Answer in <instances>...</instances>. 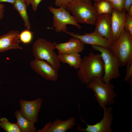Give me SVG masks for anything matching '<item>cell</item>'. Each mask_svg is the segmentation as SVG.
<instances>
[{
    "label": "cell",
    "mask_w": 132,
    "mask_h": 132,
    "mask_svg": "<svg viewBox=\"0 0 132 132\" xmlns=\"http://www.w3.org/2000/svg\"><path fill=\"white\" fill-rule=\"evenodd\" d=\"M60 62L68 64L69 66L73 67L75 69L80 67L82 59L78 53L62 54H58Z\"/></svg>",
    "instance_id": "obj_18"
},
{
    "label": "cell",
    "mask_w": 132,
    "mask_h": 132,
    "mask_svg": "<svg viewBox=\"0 0 132 132\" xmlns=\"http://www.w3.org/2000/svg\"><path fill=\"white\" fill-rule=\"evenodd\" d=\"M66 9L78 23L95 25L98 15L90 0H72Z\"/></svg>",
    "instance_id": "obj_2"
},
{
    "label": "cell",
    "mask_w": 132,
    "mask_h": 132,
    "mask_svg": "<svg viewBox=\"0 0 132 132\" xmlns=\"http://www.w3.org/2000/svg\"><path fill=\"white\" fill-rule=\"evenodd\" d=\"M127 12L129 14L132 16V5L129 8Z\"/></svg>",
    "instance_id": "obj_31"
},
{
    "label": "cell",
    "mask_w": 132,
    "mask_h": 132,
    "mask_svg": "<svg viewBox=\"0 0 132 132\" xmlns=\"http://www.w3.org/2000/svg\"><path fill=\"white\" fill-rule=\"evenodd\" d=\"M48 9L53 14V26L56 32L65 33L67 31L68 25L75 26L79 29L81 28V26L77 22L74 17L64 7L56 8L50 6Z\"/></svg>",
    "instance_id": "obj_7"
},
{
    "label": "cell",
    "mask_w": 132,
    "mask_h": 132,
    "mask_svg": "<svg viewBox=\"0 0 132 132\" xmlns=\"http://www.w3.org/2000/svg\"><path fill=\"white\" fill-rule=\"evenodd\" d=\"M27 5H31L33 11L36 12L38 6L42 0H25Z\"/></svg>",
    "instance_id": "obj_26"
},
{
    "label": "cell",
    "mask_w": 132,
    "mask_h": 132,
    "mask_svg": "<svg viewBox=\"0 0 132 132\" xmlns=\"http://www.w3.org/2000/svg\"><path fill=\"white\" fill-rule=\"evenodd\" d=\"M30 66L33 71L45 79L55 81L58 79L57 71L44 60L35 59L31 62Z\"/></svg>",
    "instance_id": "obj_9"
},
{
    "label": "cell",
    "mask_w": 132,
    "mask_h": 132,
    "mask_svg": "<svg viewBox=\"0 0 132 132\" xmlns=\"http://www.w3.org/2000/svg\"><path fill=\"white\" fill-rule=\"evenodd\" d=\"M132 5V0H124V10L127 12L129 8Z\"/></svg>",
    "instance_id": "obj_28"
},
{
    "label": "cell",
    "mask_w": 132,
    "mask_h": 132,
    "mask_svg": "<svg viewBox=\"0 0 132 132\" xmlns=\"http://www.w3.org/2000/svg\"><path fill=\"white\" fill-rule=\"evenodd\" d=\"M86 87L93 90L96 99L103 109L107 105H111L114 102L117 95L114 90L113 85L105 83L101 78H95L86 85Z\"/></svg>",
    "instance_id": "obj_4"
},
{
    "label": "cell",
    "mask_w": 132,
    "mask_h": 132,
    "mask_svg": "<svg viewBox=\"0 0 132 132\" xmlns=\"http://www.w3.org/2000/svg\"><path fill=\"white\" fill-rule=\"evenodd\" d=\"M19 103V111L22 116L35 123L38 122V115L42 103V99L39 98L31 101L21 99Z\"/></svg>",
    "instance_id": "obj_10"
},
{
    "label": "cell",
    "mask_w": 132,
    "mask_h": 132,
    "mask_svg": "<svg viewBox=\"0 0 132 132\" xmlns=\"http://www.w3.org/2000/svg\"><path fill=\"white\" fill-rule=\"evenodd\" d=\"M33 33L29 30L26 29L22 31L19 35L20 41L24 44H28L32 42Z\"/></svg>",
    "instance_id": "obj_22"
},
{
    "label": "cell",
    "mask_w": 132,
    "mask_h": 132,
    "mask_svg": "<svg viewBox=\"0 0 132 132\" xmlns=\"http://www.w3.org/2000/svg\"><path fill=\"white\" fill-rule=\"evenodd\" d=\"M109 1L111 3L113 1V0H106Z\"/></svg>",
    "instance_id": "obj_32"
},
{
    "label": "cell",
    "mask_w": 132,
    "mask_h": 132,
    "mask_svg": "<svg viewBox=\"0 0 132 132\" xmlns=\"http://www.w3.org/2000/svg\"><path fill=\"white\" fill-rule=\"evenodd\" d=\"M92 46L93 49L100 52L103 61L104 73L102 78V80L109 83L111 79L119 77L120 75L119 68L121 66L116 56L109 48L97 45Z\"/></svg>",
    "instance_id": "obj_6"
},
{
    "label": "cell",
    "mask_w": 132,
    "mask_h": 132,
    "mask_svg": "<svg viewBox=\"0 0 132 132\" xmlns=\"http://www.w3.org/2000/svg\"><path fill=\"white\" fill-rule=\"evenodd\" d=\"M126 14L124 10L121 11L113 10L111 18L113 42L119 38L124 29Z\"/></svg>",
    "instance_id": "obj_14"
},
{
    "label": "cell",
    "mask_w": 132,
    "mask_h": 132,
    "mask_svg": "<svg viewBox=\"0 0 132 132\" xmlns=\"http://www.w3.org/2000/svg\"><path fill=\"white\" fill-rule=\"evenodd\" d=\"M16 0H0V3L2 2H7L13 4Z\"/></svg>",
    "instance_id": "obj_30"
},
{
    "label": "cell",
    "mask_w": 132,
    "mask_h": 132,
    "mask_svg": "<svg viewBox=\"0 0 132 132\" xmlns=\"http://www.w3.org/2000/svg\"><path fill=\"white\" fill-rule=\"evenodd\" d=\"M55 49L53 43L44 38H39L33 44V53L35 59L45 61L57 71L60 67V61L54 51Z\"/></svg>",
    "instance_id": "obj_5"
},
{
    "label": "cell",
    "mask_w": 132,
    "mask_h": 132,
    "mask_svg": "<svg viewBox=\"0 0 132 132\" xmlns=\"http://www.w3.org/2000/svg\"><path fill=\"white\" fill-rule=\"evenodd\" d=\"M71 1V0H55V4L57 7L62 6L66 8Z\"/></svg>",
    "instance_id": "obj_27"
},
{
    "label": "cell",
    "mask_w": 132,
    "mask_h": 132,
    "mask_svg": "<svg viewBox=\"0 0 132 132\" xmlns=\"http://www.w3.org/2000/svg\"><path fill=\"white\" fill-rule=\"evenodd\" d=\"M124 29L132 35V16L126 13Z\"/></svg>",
    "instance_id": "obj_23"
},
{
    "label": "cell",
    "mask_w": 132,
    "mask_h": 132,
    "mask_svg": "<svg viewBox=\"0 0 132 132\" xmlns=\"http://www.w3.org/2000/svg\"><path fill=\"white\" fill-rule=\"evenodd\" d=\"M56 49L58 50L59 54L79 53L82 52L85 49L84 44L79 39L72 37L68 41L64 43L58 44L53 43Z\"/></svg>",
    "instance_id": "obj_16"
},
{
    "label": "cell",
    "mask_w": 132,
    "mask_h": 132,
    "mask_svg": "<svg viewBox=\"0 0 132 132\" xmlns=\"http://www.w3.org/2000/svg\"><path fill=\"white\" fill-rule=\"evenodd\" d=\"M111 14L98 15L94 31L95 33L107 39L110 45L113 42L111 24Z\"/></svg>",
    "instance_id": "obj_11"
},
{
    "label": "cell",
    "mask_w": 132,
    "mask_h": 132,
    "mask_svg": "<svg viewBox=\"0 0 132 132\" xmlns=\"http://www.w3.org/2000/svg\"><path fill=\"white\" fill-rule=\"evenodd\" d=\"M0 126L6 132H21L17 123H11L5 117L0 119Z\"/></svg>",
    "instance_id": "obj_21"
},
{
    "label": "cell",
    "mask_w": 132,
    "mask_h": 132,
    "mask_svg": "<svg viewBox=\"0 0 132 132\" xmlns=\"http://www.w3.org/2000/svg\"><path fill=\"white\" fill-rule=\"evenodd\" d=\"M104 73V63L100 54L90 51L82 59L77 74L81 82L87 85L96 78H102Z\"/></svg>",
    "instance_id": "obj_1"
},
{
    "label": "cell",
    "mask_w": 132,
    "mask_h": 132,
    "mask_svg": "<svg viewBox=\"0 0 132 132\" xmlns=\"http://www.w3.org/2000/svg\"><path fill=\"white\" fill-rule=\"evenodd\" d=\"M103 110L104 114L103 119L99 122L94 124H88L81 118L82 121L86 124L87 127L86 128L84 129L78 125L77 124L78 130L80 132H112L111 125L112 123L113 118L111 112L112 108L108 107Z\"/></svg>",
    "instance_id": "obj_8"
},
{
    "label": "cell",
    "mask_w": 132,
    "mask_h": 132,
    "mask_svg": "<svg viewBox=\"0 0 132 132\" xmlns=\"http://www.w3.org/2000/svg\"><path fill=\"white\" fill-rule=\"evenodd\" d=\"M75 118L70 117L65 121L57 119L53 122L46 123L44 126L37 132H66L72 129L75 125Z\"/></svg>",
    "instance_id": "obj_15"
},
{
    "label": "cell",
    "mask_w": 132,
    "mask_h": 132,
    "mask_svg": "<svg viewBox=\"0 0 132 132\" xmlns=\"http://www.w3.org/2000/svg\"><path fill=\"white\" fill-rule=\"evenodd\" d=\"M126 67L125 76L124 80L126 81H129L132 77V63L127 64Z\"/></svg>",
    "instance_id": "obj_25"
},
{
    "label": "cell",
    "mask_w": 132,
    "mask_h": 132,
    "mask_svg": "<svg viewBox=\"0 0 132 132\" xmlns=\"http://www.w3.org/2000/svg\"><path fill=\"white\" fill-rule=\"evenodd\" d=\"M13 5L14 9L18 12L23 21L24 27L27 29H30L31 24L27 11V5L25 0H16Z\"/></svg>",
    "instance_id": "obj_19"
},
{
    "label": "cell",
    "mask_w": 132,
    "mask_h": 132,
    "mask_svg": "<svg viewBox=\"0 0 132 132\" xmlns=\"http://www.w3.org/2000/svg\"><path fill=\"white\" fill-rule=\"evenodd\" d=\"M14 116L16 119V123L21 132H35L37 131V128L34 126L35 123L23 117L19 111L16 110Z\"/></svg>",
    "instance_id": "obj_17"
},
{
    "label": "cell",
    "mask_w": 132,
    "mask_h": 132,
    "mask_svg": "<svg viewBox=\"0 0 132 132\" xmlns=\"http://www.w3.org/2000/svg\"><path fill=\"white\" fill-rule=\"evenodd\" d=\"M5 6L4 4L0 3V21L4 17L5 12Z\"/></svg>",
    "instance_id": "obj_29"
},
{
    "label": "cell",
    "mask_w": 132,
    "mask_h": 132,
    "mask_svg": "<svg viewBox=\"0 0 132 132\" xmlns=\"http://www.w3.org/2000/svg\"><path fill=\"white\" fill-rule=\"evenodd\" d=\"M93 5L98 15L111 14L113 8L111 3L106 0H94Z\"/></svg>",
    "instance_id": "obj_20"
},
{
    "label": "cell",
    "mask_w": 132,
    "mask_h": 132,
    "mask_svg": "<svg viewBox=\"0 0 132 132\" xmlns=\"http://www.w3.org/2000/svg\"><path fill=\"white\" fill-rule=\"evenodd\" d=\"M20 33L12 30L6 34L0 35V53L13 49H22L19 45Z\"/></svg>",
    "instance_id": "obj_13"
},
{
    "label": "cell",
    "mask_w": 132,
    "mask_h": 132,
    "mask_svg": "<svg viewBox=\"0 0 132 132\" xmlns=\"http://www.w3.org/2000/svg\"><path fill=\"white\" fill-rule=\"evenodd\" d=\"M109 48L117 57L121 66L132 63V35L124 29Z\"/></svg>",
    "instance_id": "obj_3"
},
{
    "label": "cell",
    "mask_w": 132,
    "mask_h": 132,
    "mask_svg": "<svg viewBox=\"0 0 132 132\" xmlns=\"http://www.w3.org/2000/svg\"><path fill=\"white\" fill-rule=\"evenodd\" d=\"M65 33L72 37L78 39L84 44L97 45L106 48H109L110 46V42L107 39L94 32L82 35L77 34L67 31Z\"/></svg>",
    "instance_id": "obj_12"
},
{
    "label": "cell",
    "mask_w": 132,
    "mask_h": 132,
    "mask_svg": "<svg viewBox=\"0 0 132 132\" xmlns=\"http://www.w3.org/2000/svg\"><path fill=\"white\" fill-rule=\"evenodd\" d=\"M111 3L113 9L118 11L124 10V0H113Z\"/></svg>",
    "instance_id": "obj_24"
},
{
    "label": "cell",
    "mask_w": 132,
    "mask_h": 132,
    "mask_svg": "<svg viewBox=\"0 0 132 132\" xmlns=\"http://www.w3.org/2000/svg\"></svg>",
    "instance_id": "obj_33"
}]
</instances>
